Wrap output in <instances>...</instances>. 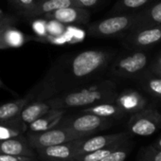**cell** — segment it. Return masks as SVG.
Instances as JSON below:
<instances>
[{
  "label": "cell",
  "mask_w": 161,
  "mask_h": 161,
  "mask_svg": "<svg viewBox=\"0 0 161 161\" xmlns=\"http://www.w3.org/2000/svg\"><path fill=\"white\" fill-rule=\"evenodd\" d=\"M116 52L103 49H89L58 62L38 85L37 100H47L62 92L90 84L105 71Z\"/></svg>",
  "instance_id": "obj_1"
},
{
  "label": "cell",
  "mask_w": 161,
  "mask_h": 161,
  "mask_svg": "<svg viewBox=\"0 0 161 161\" xmlns=\"http://www.w3.org/2000/svg\"><path fill=\"white\" fill-rule=\"evenodd\" d=\"M117 94V84L114 80H96L90 84L62 92L46 101L50 108H85L101 103H114Z\"/></svg>",
  "instance_id": "obj_2"
},
{
  "label": "cell",
  "mask_w": 161,
  "mask_h": 161,
  "mask_svg": "<svg viewBox=\"0 0 161 161\" xmlns=\"http://www.w3.org/2000/svg\"><path fill=\"white\" fill-rule=\"evenodd\" d=\"M138 17V11L114 14L88 25L89 35L100 38H123L130 32Z\"/></svg>",
  "instance_id": "obj_3"
},
{
  "label": "cell",
  "mask_w": 161,
  "mask_h": 161,
  "mask_svg": "<svg viewBox=\"0 0 161 161\" xmlns=\"http://www.w3.org/2000/svg\"><path fill=\"white\" fill-rule=\"evenodd\" d=\"M149 63L148 55L142 50H132L129 53L115 56L108 66L110 73L118 78L137 79Z\"/></svg>",
  "instance_id": "obj_4"
},
{
  "label": "cell",
  "mask_w": 161,
  "mask_h": 161,
  "mask_svg": "<svg viewBox=\"0 0 161 161\" xmlns=\"http://www.w3.org/2000/svg\"><path fill=\"white\" fill-rule=\"evenodd\" d=\"M114 119L102 118L90 113H80L76 116H69L62 119L57 127H64L74 132L92 136L100 131L105 130L112 126Z\"/></svg>",
  "instance_id": "obj_5"
},
{
  "label": "cell",
  "mask_w": 161,
  "mask_h": 161,
  "mask_svg": "<svg viewBox=\"0 0 161 161\" xmlns=\"http://www.w3.org/2000/svg\"><path fill=\"white\" fill-rule=\"evenodd\" d=\"M88 136H89L74 132L67 128L55 127L43 132H28L26 137L30 146L33 150H36L40 148L63 144L77 139L86 138Z\"/></svg>",
  "instance_id": "obj_6"
},
{
  "label": "cell",
  "mask_w": 161,
  "mask_h": 161,
  "mask_svg": "<svg viewBox=\"0 0 161 161\" xmlns=\"http://www.w3.org/2000/svg\"><path fill=\"white\" fill-rule=\"evenodd\" d=\"M127 126L129 132L133 135L152 136L161 127V114L154 108L146 107L132 114Z\"/></svg>",
  "instance_id": "obj_7"
},
{
  "label": "cell",
  "mask_w": 161,
  "mask_h": 161,
  "mask_svg": "<svg viewBox=\"0 0 161 161\" xmlns=\"http://www.w3.org/2000/svg\"><path fill=\"white\" fill-rule=\"evenodd\" d=\"M159 42H161V25L134 30L122 38V44L130 50H142Z\"/></svg>",
  "instance_id": "obj_8"
},
{
  "label": "cell",
  "mask_w": 161,
  "mask_h": 161,
  "mask_svg": "<svg viewBox=\"0 0 161 161\" xmlns=\"http://www.w3.org/2000/svg\"><path fill=\"white\" fill-rule=\"evenodd\" d=\"M45 19H54L65 26L87 25L90 20V13L87 9L78 5H72L58 9L43 15Z\"/></svg>",
  "instance_id": "obj_9"
},
{
  "label": "cell",
  "mask_w": 161,
  "mask_h": 161,
  "mask_svg": "<svg viewBox=\"0 0 161 161\" xmlns=\"http://www.w3.org/2000/svg\"><path fill=\"white\" fill-rule=\"evenodd\" d=\"M126 139H130V136L126 132L110 134V135H100L94 136H90L88 137L82 139L80 145L75 151L74 157L105 148L115 142L120 140H126Z\"/></svg>",
  "instance_id": "obj_10"
},
{
  "label": "cell",
  "mask_w": 161,
  "mask_h": 161,
  "mask_svg": "<svg viewBox=\"0 0 161 161\" xmlns=\"http://www.w3.org/2000/svg\"><path fill=\"white\" fill-rule=\"evenodd\" d=\"M84 139V138H82ZM82 139H77L63 144L36 149L38 155L43 161H70Z\"/></svg>",
  "instance_id": "obj_11"
},
{
  "label": "cell",
  "mask_w": 161,
  "mask_h": 161,
  "mask_svg": "<svg viewBox=\"0 0 161 161\" xmlns=\"http://www.w3.org/2000/svg\"><path fill=\"white\" fill-rule=\"evenodd\" d=\"M125 113L134 114L147 107L148 101L147 99L138 91L135 89H124L121 92H118L115 102Z\"/></svg>",
  "instance_id": "obj_12"
},
{
  "label": "cell",
  "mask_w": 161,
  "mask_h": 161,
  "mask_svg": "<svg viewBox=\"0 0 161 161\" xmlns=\"http://www.w3.org/2000/svg\"><path fill=\"white\" fill-rule=\"evenodd\" d=\"M39 86L37 85L31 91H30L25 97L18 100H14L3 104H0V121H6L17 118L22 109L31 102L38 99Z\"/></svg>",
  "instance_id": "obj_13"
},
{
  "label": "cell",
  "mask_w": 161,
  "mask_h": 161,
  "mask_svg": "<svg viewBox=\"0 0 161 161\" xmlns=\"http://www.w3.org/2000/svg\"><path fill=\"white\" fill-rule=\"evenodd\" d=\"M0 153L23 156H36L34 150L30 146L27 137L22 135L12 138L0 140Z\"/></svg>",
  "instance_id": "obj_14"
},
{
  "label": "cell",
  "mask_w": 161,
  "mask_h": 161,
  "mask_svg": "<svg viewBox=\"0 0 161 161\" xmlns=\"http://www.w3.org/2000/svg\"><path fill=\"white\" fill-rule=\"evenodd\" d=\"M31 40H33L32 37L25 34L14 25H8L0 31V49L18 48Z\"/></svg>",
  "instance_id": "obj_15"
},
{
  "label": "cell",
  "mask_w": 161,
  "mask_h": 161,
  "mask_svg": "<svg viewBox=\"0 0 161 161\" xmlns=\"http://www.w3.org/2000/svg\"><path fill=\"white\" fill-rule=\"evenodd\" d=\"M161 25V0L150 3L138 11L137 20L132 31Z\"/></svg>",
  "instance_id": "obj_16"
},
{
  "label": "cell",
  "mask_w": 161,
  "mask_h": 161,
  "mask_svg": "<svg viewBox=\"0 0 161 161\" xmlns=\"http://www.w3.org/2000/svg\"><path fill=\"white\" fill-rule=\"evenodd\" d=\"M66 113V109L50 108L44 115L28 125L29 132H43L57 127Z\"/></svg>",
  "instance_id": "obj_17"
},
{
  "label": "cell",
  "mask_w": 161,
  "mask_h": 161,
  "mask_svg": "<svg viewBox=\"0 0 161 161\" xmlns=\"http://www.w3.org/2000/svg\"><path fill=\"white\" fill-rule=\"evenodd\" d=\"M80 113H90L110 119H119L126 116V113L115 103H97L88 107L82 108Z\"/></svg>",
  "instance_id": "obj_18"
},
{
  "label": "cell",
  "mask_w": 161,
  "mask_h": 161,
  "mask_svg": "<svg viewBox=\"0 0 161 161\" xmlns=\"http://www.w3.org/2000/svg\"><path fill=\"white\" fill-rule=\"evenodd\" d=\"M76 5L74 0H37L34 7L25 15L27 18H37L58 9Z\"/></svg>",
  "instance_id": "obj_19"
},
{
  "label": "cell",
  "mask_w": 161,
  "mask_h": 161,
  "mask_svg": "<svg viewBox=\"0 0 161 161\" xmlns=\"http://www.w3.org/2000/svg\"><path fill=\"white\" fill-rule=\"evenodd\" d=\"M49 109L50 106L46 100H35L28 103L22 109L18 117L24 123L29 125L30 123L40 118L42 115H44Z\"/></svg>",
  "instance_id": "obj_20"
},
{
  "label": "cell",
  "mask_w": 161,
  "mask_h": 161,
  "mask_svg": "<svg viewBox=\"0 0 161 161\" xmlns=\"http://www.w3.org/2000/svg\"><path fill=\"white\" fill-rule=\"evenodd\" d=\"M141 88L153 97L161 99V76L153 72H143L137 79Z\"/></svg>",
  "instance_id": "obj_21"
},
{
  "label": "cell",
  "mask_w": 161,
  "mask_h": 161,
  "mask_svg": "<svg viewBox=\"0 0 161 161\" xmlns=\"http://www.w3.org/2000/svg\"><path fill=\"white\" fill-rule=\"evenodd\" d=\"M27 130L28 125L19 117L6 121H0V140L18 136L26 133Z\"/></svg>",
  "instance_id": "obj_22"
},
{
  "label": "cell",
  "mask_w": 161,
  "mask_h": 161,
  "mask_svg": "<svg viewBox=\"0 0 161 161\" xmlns=\"http://www.w3.org/2000/svg\"><path fill=\"white\" fill-rule=\"evenodd\" d=\"M152 2L153 0H118V2L112 8L111 14L114 15L139 11Z\"/></svg>",
  "instance_id": "obj_23"
},
{
  "label": "cell",
  "mask_w": 161,
  "mask_h": 161,
  "mask_svg": "<svg viewBox=\"0 0 161 161\" xmlns=\"http://www.w3.org/2000/svg\"><path fill=\"white\" fill-rule=\"evenodd\" d=\"M127 140H129V139L120 140V141L115 142V143H113V144H111V145H109V146H107L105 148H103V149H100V150H97V151H93V152H90V153H85V154H82V155L76 156V157L72 158L70 161H100L102 158L108 155L110 153H112L116 149L119 148Z\"/></svg>",
  "instance_id": "obj_24"
},
{
  "label": "cell",
  "mask_w": 161,
  "mask_h": 161,
  "mask_svg": "<svg viewBox=\"0 0 161 161\" xmlns=\"http://www.w3.org/2000/svg\"><path fill=\"white\" fill-rule=\"evenodd\" d=\"M131 148H132V144L129 139L125 143H123L119 148L116 149L108 155L102 158L100 161H125L131 151Z\"/></svg>",
  "instance_id": "obj_25"
},
{
  "label": "cell",
  "mask_w": 161,
  "mask_h": 161,
  "mask_svg": "<svg viewBox=\"0 0 161 161\" xmlns=\"http://www.w3.org/2000/svg\"><path fill=\"white\" fill-rule=\"evenodd\" d=\"M66 26L54 19H47V31L48 36H60L64 33Z\"/></svg>",
  "instance_id": "obj_26"
},
{
  "label": "cell",
  "mask_w": 161,
  "mask_h": 161,
  "mask_svg": "<svg viewBox=\"0 0 161 161\" xmlns=\"http://www.w3.org/2000/svg\"><path fill=\"white\" fill-rule=\"evenodd\" d=\"M31 29L39 39H44L47 36V19L37 18L31 22Z\"/></svg>",
  "instance_id": "obj_27"
},
{
  "label": "cell",
  "mask_w": 161,
  "mask_h": 161,
  "mask_svg": "<svg viewBox=\"0 0 161 161\" xmlns=\"http://www.w3.org/2000/svg\"><path fill=\"white\" fill-rule=\"evenodd\" d=\"M137 161H161V150L150 151L143 149L138 153Z\"/></svg>",
  "instance_id": "obj_28"
},
{
  "label": "cell",
  "mask_w": 161,
  "mask_h": 161,
  "mask_svg": "<svg viewBox=\"0 0 161 161\" xmlns=\"http://www.w3.org/2000/svg\"><path fill=\"white\" fill-rule=\"evenodd\" d=\"M11 2L19 10L20 14L25 16L34 7L37 0H11Z\"/></svg>",
  "instance_id": "obj_29"
},
{
  "label": "cell",
  "mask_w": 161,
  "mask_h": 161,
  "mask_svg": "<svg viewBox=\"0 0 161 161\" xmlns=\"http://www.w3.org/2000/svg\"><path fill=\"white\" fill-rule=\"evenodd\" d=\"M0 161H36L35 156H23L0 153Z\"/></svg>",
  "instance_id": "obj_30"
},
{
  "label": "cell",
  "mask_w": 161,
  "mask_h": 161,
  "mask_svg": "<svg viewBox=\"0 0 161 161\" xmlns=\"http://www.w3.org/2000/svg\"><path fill=\"white\" fill-rule=\"evenodd\" d=\"M103 0H74L76 5L85 8V9H92L97 7Z\"/></svg>",
  "instance_id": "obj_31"
},
{
  "label": "cell",
  "mask_w": 161,
  "mask_h": 161,
  "mask_svg": "<svg viewBox=\"0 0 161 161\" xmlns=\"http://www.w3.org/2000/svg\"><path fill=\"white\" fill-rule=\"evenodd\" d=\"M151 71L161 76V53L154 59L151 64Z\"/></svg>",
  "instance_id": "obj_32"
},
{
  "label": "cell",
  "mask_w": 161,
  "mask_h": 161,
  "mask_svg": "<svg viewBox=\"0 0 161 161\" xmlns=\"http://www.w3.org/2000/svg\"><path fill=\"white\" fill-rule=\"evenodd\" d=\"M15 23V18L11 15H2L0 16V31L3 30L8 25H14Z\"/></svg>",
  "instance_id": "obj_33"
},
{
  "label": "cell",
  "mask_w": 161,
  "mask_h": 161,
  "mask_svg": "<svg viewBox=\"0 0 161 161\" xmlns=\"http://www.w3.org/2000/svg\"><path fill=\"white\" fill-rule=\"evenodd\" d=\"M146 150H150V151H156V150H161V137L154 143H153L152 145H150L148 148H146Z\"/></svg>",
  "instance_id": "obj_34"
},
{
  "label": "cell",
  "mask_w": 161,
  "mask_h": 161,
  "mask_svg": "<svg viewBox=\"0 0 161 161\" xmlns=\"http://www.w3.org/2000/svg\"><path fill=\"white\" fill-rule=\"evenodd\" d=\"M0 87H3V88H6V89H8L5 86H4V84H3V82L1 80H0Z\"/></svg>",
  "instance_id": "obj_35"
},
{
  "label": "cell",
  "mask_w": 161,
  "mask_h": 161,
  "mask_svg": "<svg viewBox=\"0 0 161 161\" xmlns=\"http://www.w3.org/2000/svg\"><path fill=\"white\" fill-rule=\"evenodd\" d=\"M2 15H4V14H3L2 10H1V9H0V16H2Z\"/></svg>",
  "instance_id": "obj_36"
}]
</instances>
